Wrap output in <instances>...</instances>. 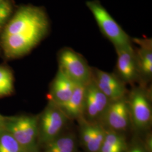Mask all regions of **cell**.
<instances>
[{
  "instance_id": "obj_16",
  "label": "cell",
  "mask_w": 152,
  "mask_h": 152,
  "mask_svg": "<svg viewBox=\"0 0 152 152\" xmlns=\"http://www.w3.org/2000/svg\"><path fill=\"white\" fill-rule=\"evenodd\" d=\"M0 132V152H25L26 150L7 130Z\"/></svg>"
},
{
  "instance_id": "obj_13",
  "label": "cell",
  "mask_w": 152,
  "mask_h": 152,
  "mask_svg": "<svg viewBox=\"0 0 152 152\" xmlns=\"http://www.w3.org/2000/svg\"><path fill=\"white\" fill-rule=\"evenodd\" d=\"M86 86L76 83L71 98L64 104L59 107L68 119H79L83 117Z\"/></svg>"
},
{
  "instance_id": "obj_21",
  "label": "cell",
  "mask_w": 152,
  "mask_h": 152,
  "mask_svg": "<svg viewBox=\"0 0 152 152\" xmlns=\"http://www.w3.org/2000/svg\"><path fill=\"white\" fill-rule=\"evenodd\" d=\"M4 0H0V4L2 2H3Z\"/></svg>"
},
{
  "instance_id": "obj_3",
  "label": "cell",
  "mask_w": 152,
  "mask_h": 152,
  "mask_svg": "<svg viewBox=\"0 0 152 152\" xmlns=\"http://www.w3.org/2000/svg\"><path fill=\"white\" fill-rule=\"evenodd\" d=\"M58 62L59 69L75 83L87 85L92 80L91 68L81 55L73 49H61L58 54Z\"/></svg>"
},
{
  "instance_id": "obj_12",
  "label": "cell",
  "mask_w": 152,
  "mask_h": 152,
  "mask_svg": "<svg viewBox=\"0 0 152 152\" xmlns=\"http://www.w3.org/2000/svg\"><path fill=\"white\" fill-rule=\"evenodd\" d=\"M132 42L137 44L135 49L140 74L150 78L152 75V41L151 38H131Z\"/></svg>"
},
{
  "instance_id": "obj_8",
  "label": "cell",
  "mask_w": 152,
  "mask_h": 152,
  "mask_svg": "<svg viewBox=\"0 0 152 152\" xmlns=\"http://www.w3.org/2000/svg\"><path fill=\"white\" fill-rule=\"evenodd\" d=\"M111 101L92 80L86 86L83 117L90 122L100 123Z\"/></svg>"
},
{
  "instance_id": "obj_11",
  "label": "cell",
  "mask_w": 152,
  "mask_h": 152,
  "mask_svg": "<svg viewBox=\"0 0 152 152\" xmlns=\"http://www.w3.org/2000/svg\"><path fill=\"white\" fill-rule=\"evenodd\" d=\"M75 83L59 69L50 90L51 102L58 107L64 104L71 98Z\"/></svg>"
},
{
  "instance_id": "obj_4",
  "label": "cell",
  "mask_w": 152,
  "mask_h": 152,
  "mask_svg": "<svg viewBox=\"0 0 152 152\" xmlns=\"http://www.w3.org/2000/svg\"><path fill=\"white\" fill-rule=\"evenodd\" d=\"M5 127L26 151L32 149L38 135L37 118L27 115L14 117L6 121Z\"/></svg>"
},
{
  "instance_id": "obj_6",
  "label": "cell",
  "mask_w": 152,
  "mask_h": 152,
  "mask_svg": "<svg viewBox=\"0 0 152 152\" xmlns=\"http://www.w3.org/2000/svg\"><path fill=\"white\" fill-rule=\"evenodd\" d=\"M69 120L62 110L51 102L41 115L38 131L44 141L50 142L57 138Z\"/></svg>"
},
{
  "instance_id": "obj_15",
  "label": "cell",
  "mask_w": 152,
  "mask_h": 152,
  "mask_svg": "<svg viewBox=\"0 0 152 152\" xmlns=\"http://www.w3.org/2000/svg\"><path fill=\"white\" fill-rule=\"evenodd\" d=\"M75 142L69 136L57 137L49 142L46 152H75Z\"/></svg>"
},
{
  "instance_id": "obj_18",
  "label": "cell",
  "mask_w": 152,
  "mask_h": 152,
  "mask_svg": "<svg viewBox=\"0 0 152 152\" xmlns=\"http://www.w3.org/2000/svg\"><path fill=\"white\" fill-rule=\"evenodd\" d=\"M11 12L10 4L6 1H4L0 4V26L7 19Z\"/></svg>"
},
{
  "instance_id": "obj_20",
  "label": "cell",
  "mask_w": 152,
  "mask_h": 152,
  "mask_svg": "<svg viewBox=\"0 0 152 152\" xmlns=\"http://www.w3.org/2000/svg\"><path fill=\"white\" fill-rule=\"evenodd\" d=\"M129 152H144L140 147H136L133 148Z\"/></svg>"
},
{
  "instance_id": "obj_7",
  "label": "cell",
  "mask_w": 152,
  "mask_h": 152,
  "mask_svg": "<svg viewBox=\"0 0 152 152\" xmlns=\"http://www.w3.org/2000/svg\"><path fill=\"white\" fill-rule=\"evenodd\" d=\"M100 123L109 130L117 132L126 130L131 122L127 99L126 97L111 101Z\"/></svg>"
},
{
  "instance_id": "obj_14",
  "label": "cell",
  "mask_w": 152,
  "mask_h": 152,
  "mask_svg": "<svg viewBox=\"0 0 152 152\" xmlns=\"http://www.w3.org/2000/svg\"><path fill=\"white\" fill-rule=\"evenodd\" d=\"M126 148L124 136L120 132L106 129L104 140L99 152H124Z\"/></svg>"
},
{
  "instance_id": "obj_2",
  "label": "cell",
  "mask_w": 152,
  "mask_h": 152,
  "mask_svg": "<svg viewBox=\"0 0 152 152\" xmlns=\"http://www.w3.org/2000/svg\"><path fill=\"white\" fill-rule=\"evenodd\" d=\"M88 9L92 13L100 32L114 45L120 49L132 44L130 37L111 16L108 11L98 0L88 1Z\"/></svg>"
},
{
  "instance_id": "obj_17",
  "label": "cell",
  "mask_w": 152,
  "mask_h": 152,
  "mask_svg": "<svg viewBox=\"0 0 152 152\" xmlns=\"http://www.w3.org/2000/svg\"><path fill=\"white\" fill-rule=\"evenodd\" d=\"M14 81L11 72L0 66V97L10 95L13 92Z\"/></svg>"
},
{
  "instance_id": "obj_5",
  "label": "cell",
  "mask_w": 152,
  "mask_h": 152,
  "mask_svg": "<svg viewBox=\"0 0 152 152\" xmlns=\"http://www.w3.org/2000/svg\"><path fill=\"white\" fill-rule=\"evenodd\" d=\"M127 99L131 124L137 130L149 128L152 124V109L147 92L141 88H136Z\"/></svg>"
},
{
  "instance_id": "obj_1",
  "label": "cell",
  "mask_w": 152,
  "mask_h": 152,
  "mask_svg": "<svg viewBox=\"0 0 152 152\" xmlns=\"http://www.w3.org/2000/svg\"><path fill=\"white\" fill-rule=\"evenodd\" d=\"M49 22L42 8L24 6L6 26L2 36L5 54L16 57L27 54L49 31Z\"/></svg>"
},
{
  "instance_id": "obj_10",
  "label": "cell",
  "mask_w": 152,
  "mask_h": 152,
  "mask_svg": "<svg viewBox=\"0 0 152 152\" xmlns=\"http://www.w3.org/2000/svg\"><path fill=\"white\" fill-rule=\"evenodd\" d=\"M115 50L117 54L116 69L120 79L126 82L135 80L140 73L133 45Z\"/></svg>"
},
{
  "instance_id": "obj_19",
  "label": "cell",
  "mask_w": 152,
  "mask_h": 152,
  "mask_svg": "<svg viewBox=\"0 0 152 152\" xmlns=\"http://www.w3.org/2000/svg\"><path fill=\"white\" fill-rule=\"evenodd\" d=\"M5 118L0 114V131L2 130V127H5Z\"/></svg>"
},
{
  "instance_id": "obj_9",
  "label": "cell",
  "mask_w": 152,
  "mask_h": 152,
  "mask_svg": "<svg viewBox=\"0 0 152 152\" xmlns=\"http://www.w3.org/2000/svg\"><path fill=\"white\" fill-rule=\"evenodd\" d=\"M92 80L110 101L125 97L127 90L125 83L114 74L95 68L92 70Z\"/></svg>"
}]
</instances>
